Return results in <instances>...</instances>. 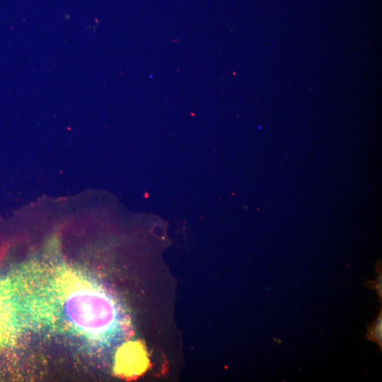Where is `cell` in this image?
Instances as JSON below:
<instances>
[{
	"instance_id": "3957f363",
	"label": "cell",
	"mask_w": 382,
	"mask_h": 382,
	"mask_svg": "<svg viewBox=\"0 0 382 382\" xmlns=\"http://www.w3.org/2000/svg\"><path fill=\"white\" fill-rule=\"evenodd\" d=\"M376 271L378 272V276L374 280H368L366 279L364 282L365 286L370 289H374L376 291L380 303H381L382 301V270H381V261L378 260L376 264Z\"/></svg>"
},
{
	"instance_id": "7a4b0ae2",
	"label": "cell",
	"mask_w": 382,
	"mask_h": 382,
	"mask_svg": "<svg viewBox=\"0 0 382 382\" xmlns=\"http://www.w3.org/2000/svg\"><path fill=\"white\" fill-rule=\"evenodd\" d=\"M367 333L365 336L366 340L375 342L380 347L382 352V309L380 311L376 320L368 325L366 328Z\"/></svg>"
},
{
	"instance_id": "6da1fadb",
	"label": "cell",
	"mask_w": 382,
	"mask_h": 382,
	"mask_svg": "<svg viewBox=\"0 0 382 382\" xmlns=\"http://www.w3.org/2000/svg\"><path fill=\"white\" fill-rule=\"evenodd\" d=\"M140 347L135 344L122 347L117 357V369L119 373L124 375H132L139 373L142 369Z\"/></svg>"
}]
</instances>
